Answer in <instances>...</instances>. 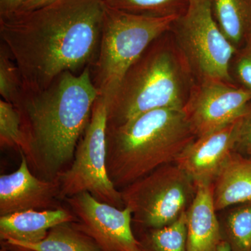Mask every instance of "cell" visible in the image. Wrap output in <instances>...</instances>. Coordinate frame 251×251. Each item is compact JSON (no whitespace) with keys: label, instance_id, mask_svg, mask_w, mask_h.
<instances>
[{"label":"cell","instance_id":"obj_10","mask_svg":"<svg viewBox=\"0 0 251 251\" xmlns=\"http://www.w3.org/2000/svg\"><path fill=\"white\" fill-rule=\"evenodd\" d=\"M64 202L76 216L75 227L92 237L102 251H140L128 207L100 202L88 192L65 198Z\"/></svg>","mask_w":251,"mask_h":251},{"label":"cell","instance_id":"obj_27","mask_svg":"<svg viewBox=\"0 0 251 251\" xmlns=\"http://www.w3.org/2000/svg\"><path fill=\"white\" fill-rule=\"evenodd\" d=\"M218 251H230V248H229L227 243L223 242L221 243V245H220Z\"/></svg>","mask_w":251,"mask_h":251},{"label":"cell","instance_id":"obj_13","mask_svg":"<svg viewBox=\"0 0 251 251\" xmlns=\"http://www.w3.org/2000/svg\"><path fill=\"white\" fill-rule=\"evenodd\" d=\"M196 186L186 211V251H218L224 240L216 214L214 184Z\"/></svg>","mask_w":251,"mask_h":251},{"label":"cell","instance_id":"obj_21","mask_svg":"<svg viewBox=\"0 0 251 251\" xmlns=\"http://www.w3.org/2000/svg\"><path fill=\"white\" fill-rule=\"evenodd\" d=\"M0 147L16 150L25 156L28 152L21 114L12 103L3 99L0 100Z\"/></svg>","mask_w":251,"mask_h":251},{"label":"cell","instance_id":"obj_22","mask_svg":"<svg viewBox=\"0 0 251 251\" xmlns=\"http://www.w3.org/2000/svg\"><path fill=\"white\" fill-rule=\"evenodd\" d=\"M24 86L21 72L4 44L0 45V94L3 100L16 105Z\"/></svg>","mask_w":251,"mask_h":251},{"label":"cell","instance_id":"obj_24","mask_svg":"<svg viewBox=\"0 0 251 251\" xmlns=\"http://www.w3.org/2000/svg\"><path fill=\"white\" fill-rule=\"evenodd\" d=\"M234 70L244 87L251 90V44H247L236 59Z\"/></svg>","mask_w":251,"mask_h":251},{"label":"cell","instance_id":"obj_15","mask_svg":"<svg viewBox=\"0 0 251 251\" xmlns=\"http://www.w3.org/2000/svg\"><path fill=\"white\" fill-rule=\"evenodd\" d=\"M234 151L214 182L216 211L234 204L251 202V155Z\"/></svg>","mask_w":251,"mask_h":251},{"label":"cell","instance_id":"obj_1","mask_svg":"<svg viewBox=\"0 0 251 251\" xmlns=\"http://www.w3.org/2000/svg\"><path fill=\"white\" fill-rule=\"evenodd\" d=\"M103 0H55L0 16V38L22 76L24 90L47 88L64 72L93 66L100 47Z\"/></svg>","mask_w":251,"mask_h":251},{"label":"cell","instance_id":"obj_6","mask_svg":"<svg viewBox=\"0 0 251 251\" xmlns=\"http://www.w3.org/2000/svg\"><path fill=\"white\" fill-rule=\"evenodd\" d=\"M173 25L176 48L193 77L232 82L231 62L237 49L218 25L211 0H189Z\"/></svg>","mask_w":251,"mask_h":251},{"label":"cell","instance_id":"obj_18","mask_svg":"<svg viewBox=\"0 0 251 251\" xmlns=\"http://www.w3.org/2000/svg\"><path fill=\"white\" fill-rule=\"evenodd\" d=\"M133 232L140 251H186V211L169 226Z\"/></svg>","mask_w":251,"mask_h":251},{"label":"cell","instance_id":"obj_25","mask_svg":"<svg viewBox=\"0 0 251 251\" xmlns=\"http://www.w3.org/2000/svg\"><path fill=\"white\" fill-rule=\"evenodd\" d=\"M25 0H0V16L16 12Z\"/></svg>","mask_w":251,"mask_h":251},{"label":"cell","instance_id":"obj_20","mask_svg":"<svg viewBox=\"0 0 251 251\" xmlns=\"http://www.w3.org/2000/svg\"><path fill=\"white\" fill-rule=\"evenodd\" d=\"M112 9L141 16L163 17L181 15L189 0H103Z\"/></svg>","mask_w":251,"mask_h":251},{"label":"cell","instance_id":"obj_9","mask_svg":"<svg viewBox=\"0 0 251 251\" xmlns=\"http://www.w3.org/2000/svg\"><path fill=\"white\" fill-rule=\"evenodd\" d=\"M251 100V90L245 87L222 80H199L183 110L198 138L237 121L249 110Z\"/></svg>","mask_w":251,"mask_h":251},{"label":"cell","instance_id":"obj_11","mask_svg":"<svg viewBox=\"0 0 251 251\" xmlns=\"http://www.w3.org/2000/svg\"><path fill=\"white\" fill-rule=\"evenodd\" d=\"M21 156V164L16 171L0 176V216L64 206L58 178H39L31 172L25 156Z\"/></svg>","mask_w":251,"mask_h":251},{"label":"cell","instance_id":"obj_29","mask_svg":"<svg viewBox=\"0 0 251 251\" xmlns=\"http://www.w3.org/2000/svg\"><path fill=\"white\" fill-rule=\"evenodd\" d=\"M249 44H251V40L250 41V42L249 43Z\"/></svg>","mask_w":251,"mask_h":251},{"label":"cell","instance_id":"obj_19","mask_svg":"<svg viewBox=\"0 0 251 251\" xmlns=\"http://www.w3.org/2000/svg\"><path fill=\"white\" fill-rule=\"evenodd\" d=\"M221 228L230 251H251V202L231 211Z\"/></svg>","mask_w":251,"mask_h":251},{"label":"cell","instance_id":"obj_4","mask_svg":"<svg viewBox=\"0 0 251 251\" xmlns=\"http://www.w3.org/2000/svg\"><path fill=\"white\" fill-rule=\"evenodd\" d=\"M193 77L176 46L161 36L129 68L108 99L107 125H122L156 109L184 110Z\"/></svg>","mask_w":251,"mask_h":251},{"label":"cell","instance_id":"obj_2","mask_svg":"<svg viewBox=\"0 0 251 251\" xmlns=\"http://www.w3.org/2000/svg\"><path fill=\"white\" fill-rule=\"evenodd\" d=\"M99 93L90 68L67 72L43 90H23L16 106L27 137L25 157L39 178L54 179L72 165Z\"/></svg>","mask_w":251,"mask_h":251},{"label":"cell","instance_id":"obj_23","mask_svg":"<svg viewBox=\"0 0 251 251\" xmlns=\"http://www.w3.org/2000/svg\"><path fill=\"white\" fill-rule=\"evenodd\" d=\"M235 151L251 155V106L238 121Z\"/></svg>","mask_w":251,"mask_h":251},{"label":"cell","instance_id":"obj_5","mask_svg":"<svg viewBox=\"0 0 251 251\" xmlns=\"http://www.w3.org/2000/svg\"><path fill=\"white\" fill-rule=\"evenodd\" d=\"M179 17L141 16L105 6L98 56L90 68L99 96L108 100L129 68L153 41L171 30Z\"/></svg>","mask_w":251,"mask_h":251},{"label":"cell","instance_id":"obj_14","mask_svg":"<svg viewBox=\"0 0 251 251\" xmlns=\"http://www.w3.org/2000/svg\"><path fill=\"white\" fill-rule=\"evenodd\" d=\"M67 205L51 210H27L0 216V241L34 244L57 225L77 222Z\"/></svg>","mask_w":251,"mask_h":251},{"label":"cell","instance_id":"obj_17","mask_svg":"<svg viewBox=\"0 0 251 251\" xmlns=\"http://www.w3.org/2000/svg\"><path fill=\"white\" fill-rule=\"evenodd\" d=\"M6 242L32 251H102L97 242L75 227L74 222L54 226L43 240L34 244Z\"/></svg>","mask_w":251,"mask_h":251},{"label":"cell","instance_id":"obj_26","mask_svg":"<svg viewBox=\"0 0 251 251\" xmlns=\"http://www.w3.org/2000/svg\"><path fill=\"white\" fill-rule=\"evenodd\" d=\"M55 0H25L18 11H25L36 9Z\"/></svg>","mask_w":251,"mask_h":251},{"label":"cell","instance_id":"obj_3","mask_svg":"<svg viewBox=\"0 0 251 251\" xmlns=\"http://www.w3.org/2000/svg\"><path fill=\"white\" fill-rule=\"evenodd\" d=\"M197 137L184 110H151L119 126L107 125L106 167L118 190L176 162Z\"/></svg>","mask_w":251,"mask_h":251},{"label":"cell","instance_id":"obj_16","mask_svg":"<svg viewBox=\"0 0 251 251\" xmlns=\"http://www.w3.org/2000/svg\"><path fill=\"white\" fill-rule=\"evenodd\" d=\"M218 25L238 50L251 40V0H211Z\"/></svg>","mask_w":251,"mask_h":251},{"label":"cell","instance_id":"obj_7","mask_svg":"<svg viewBox=\"0 0 251 251\" xmlns=\"http://www.w3.org/2000/svg\"><path fill=\"white\" fill-rule=\"evenodd\" d=\"M197 186L176 163L157 168L120 190L125 207L131 211L133 229L169 226L187 211Z\"/></svg>","mask_w":251,"mask_h":251},{"label":"cell","instance_id":"obj_8","mask_svg":"<svg viewBox=\"0 0 251 251\" xmlns=\"http://www.w3.org/2000/svg\"><path fill=\"white\" fill-rule=\"evenodd\" d=\"M108 99L99 96L90 121L77 144L70 167L57 176L60 197L88 192L100 202L125 208L121 191L109 178L106 167V128Z\"/></svg>","mask_w":251,"mask_h":251},{"label":"cell","instance_id":"obj_28","mask_svg":"<svg viewBox=\"0 0 251 251\" xmlns=\"http://www.w3.org/2000/svg\"><path fill=\"white\" fill-rule=\"evenodd\" d=\"M0 251H11L3 245V244H0Z\"/></svg>","mask_w":251,"mask_h":251},{"label":"cell","instance_id":"obj_12","mask_svg":"<svg viewBox=\"0 0 251 251\" xmlns=\"http://www.w3.org/2000/svg\"><path fill=\"white\" fill-rule=\"evenodd\" d=\"M238 121L196 138L179 155L175 163L195 184H214L235 151Z\"/></svg>","mask_w":251,"mask_h":251}]
</instances>
